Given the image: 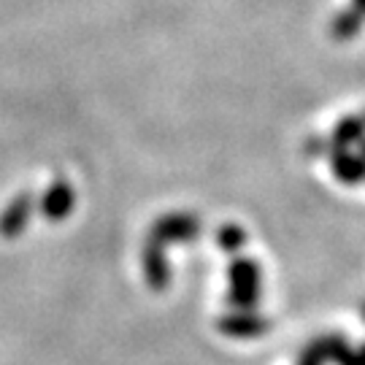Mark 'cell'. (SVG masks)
<instances>
[{
    "mask_svg": "<svg viewBox=\"0 0 365 365\" xmlns=\"http://www.w3.org/2000/svg\"><path fill=\"white\" fill-rule=\"evenodd\" d=\"M230 284H233V303L241 309L257 306L260 292V268L252 260H235L230 268Z\"/></svg>",
    "mask_w": 365,
    "mask_h": 365,
    "instance_id": "1",
    "label": "cell"
},
{
    "mask_svg": "<svg viewBox=\"0 0 365 365\" xmlns=\"http://www.w3.org/2000/svg\"><path fill=\"white\" fill-rule=\"evenodd\" d=\"M197 225L195 217H187V214H173V217H165L155 225L152 230V241L149 244H163V241H187V238H197Z\"/></svg>",
    "mask_w": 365,
    "mask_h": 365,
    "instance_id": "2",
    "label": "cell"
},
{
    "mask_svg": "<svg viewBox=\"0 0 365 365\" xmlns=\"http://www.w3.org/2000/svg\"><path fill=\"white\" fill-rule=\"evenodd\" d=\"M41 209H43V214H46L49 220H63V217H68L71 209H73V192H71V187H68L66 182H57L52 190L43 195Z\"/></svg>",
    "mask_w": 365,
    "mask_h": 365,
    "instance_id": "3",
    "label": "cell"
},
{
    "mask_svg": "<svg viewBox=\"0 0 365 365\" xmlns=\"http://www.w3.org/2000/svg\"><path fill=\"white\" fill-rule=\"evenodd\" d=\"M268 319L262 317H222L220 330L230 333V336H260L268 330Z\"/></svg>",
    "mask_w": 365,
    "mask_h": 365,
    "instance_id": "4",
    "label": "cell"
},
{
    "mask_svg": "<svg viewBox=\"0 0 365 365\" xmlns=\"http://www.w3.org/2000/svg\"><path fill=\"white\" fill-rule=\"evenodd\" d=\"M30 211H33V200L27 195H19L16 200L11 203V209L6 211V217L0 220V230L3 235H19V230L25 227L27 217H30Z\"/></svg>",
    "mask_w": 365,
    "mask_h": 365,
    "instance_id": "5",
    "label": "cell"
},
{
    "mask_svg": "<svg viewBox=\"0 0 365 365\" xmlns=\"http://www.w3.org/2000/svg\"><path fill=\"white\" fill-rule=\"evenodd\" d=\"M333 168H336V176L344 179V182H360L365 176V160L360 157H349L344 149L333 155Z\"/></svg>",
    "mask_w": 365,
    "mask_h": 365,
    "instance_id": "6",
    "label": "cell"
},
{
    "mask_svg": "<svg viewBox=\"0 0 365 365\" xmlns=\"http://www.w3.org/2000/svg\"><path fill=\"white\" fill-rule=\"evenodd\" d=\"M360 25H363V11H360V9H352V11H346L344 16L336 19L333 33H336L339 38H349V36H354V33L360 30Z\"/></svg>",
    "mask_w": 365,
    "mask_h": 365,
    "instance_id": "7",
    "label": "cell"
},
{
    "mask_svg": "<svg viewBox=\"0 0 365 365\" xmlns=\"http://www.w3.org/2000/svg\"><path fill=\"white\" fill-rule=\"evenodd\" d=\"M244 241H247V235L241 227H235V225H225L220 230V247L225 252H238V249L244 247Z\"/></svg>",
    "mask_w": 365,
    "mask_h": 365,
    "instance_id": "8",
    "label": "cell"
},
{
    "mask_svg": "<svg viewBox=\"0 0 365 365\" xmlns=\"http://www.w3.org/2000/svg\"><path fill=\"white\" fill-rule=\"evenodd\" d=\"M363 135V125L357 122V119H346L344 125L339 128V133H336V141H339V149H344L346 144H352V141H357Z\"/></svg>",
    "mask_w": 365,
    "mask_h": 365,
    "instance_id": "9",
    "label": "cell"
},
{
    "mask_svg": "<svg viewBox=\"0 0 365 365\" xmlns=\"http://www.w3.org/2000/svg\"><path fill=\"white\" fill-rule=\"evenodd\" d=\"M354 9H360L365 14V0H354Z\"/></svg>",
    "mask_w": 365,
    "mask_h": 365,
    "instance_id": "10",
    "label": "cell"
},
{
    "mask_svg": "<svg viewBox=\"0 0 365 365\" xmlns=\"http://www.w3.org/2000/svg\"><path fill=\"white\" fill-rule=\"evenodd\" d=\"M363 160H365V144H363Z\"/></svg>",
    "mask_w": 365,
    "mask_h": 365,
    "instance_id": "11",
    "label": "cell"
}]
</instances>
